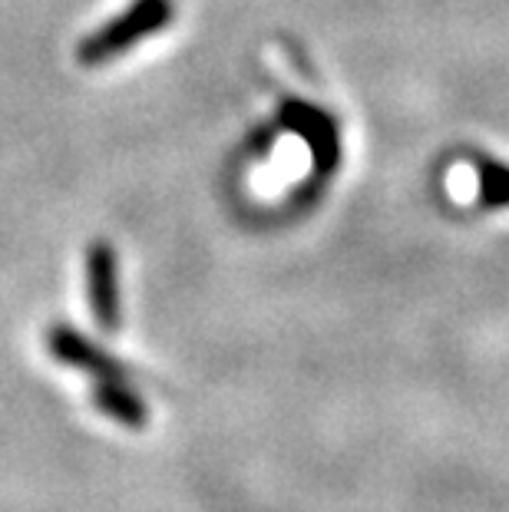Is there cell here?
<instances>
[{"mask_svg":"<svg viewBox=\"0 0 509 512\" xmlns=\"http://www.w3.org/2000/svg\"><path fill=\"white\" fill-rule=\"evenodd\" d=\"M176 17V0H133L123 14L110 17L100 30H93L90 37L80 40L77 60L83 67H100L116 57H123L149 37H156L159 30H166Z\"/></svg>","mask_w":509,"mask_h":512,"instance_id":"cell-1","label":"cell"},{"mask_svg":"<svg viewBox=\"0 0 509 512\" xmlns=\"http://www.w3.org/2000/svg\"><path fill=\"white\" fill-rule=\"evenodd\" d=\"M281 126L308 143L314 172L318 176H331L341 159V136L334 116L308 100H285L281 103Z\"/></svg>","mask_w":509,"mask_h":512,"instance_id":"cell-2","label":"cell"},{"mask_svg":"<svg viewBox=\"0 0 509 512\" xmlns=\"http://www.w3.org/2000/svg\"><path fill=\"white\" fill-rule=\"evenodd\" d=\"M86 298L93 318L103 331H119L123 324V298H119V255L110 242H93L86 248Z\"/></svg>","mask_w":509,"mask_h":512,"instance_id":"cell-3","label":"cell"},{"mask_svg":"<svg viewBox=\"0 0 509 512\" xmlns=\"http://www.w3.org/2000/svg\"><path fill=\"white\" fill-rule=\"evenodd\" d=\"M47 351L53 354V361H60L63 367L83 370V374H90L96 380L126 377V370L116 357L106 354L103 347H96L90 337H83L77 328H70V324H53L47 331Z\"/></svg>","mask_w":509,"mask_h":512,"instance_id":"cell-4","label":"cell"},{"mask_svg":"<svg viewBox=\"0 0 509 512\" xmlns=\"http://www.w3.org/2000/svg\"><path fill=\"white\" fill-rule=\"evenodd\" d=\"M93 403L106 413V417L123 423V427H129V430H143L149 423L146 400L139 397L136 390H129L126 377L123 380H96Z\"/></svg>","mask_w":509,"mask_h":512,"instance_id":"cell-5","label":"cell"},{"mask_svg":"<svg viewBox=\"0 0 509 512\" xmlns=\"http://www.w3.org/2000/svg\"><path fill=\"white\" fill-rule=\"evenodd\" d=\"M476 169V195H480V205L486 209H506L509 205V166L496 159H473Z\"/></svg>","mask_w":509,"mask_h":512,"instance_id":"cell-6","label":"cell"}]
</instances>
